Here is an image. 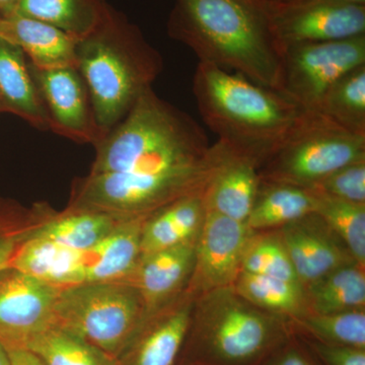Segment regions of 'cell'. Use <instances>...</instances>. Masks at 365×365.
Segmentation results:
<instances>
[{"instance_id": "obj_3", "label": "cell", "mask_w": 365, "mask_h": 365, "mask_svg": "<svg viewBox=\"0 0 365 365\" xmlns=\"http://www.w3.org/2000/svg\"><path fill=\"white\" fill-rule=\"evenodd\" d=\"M193 93L204 123L218 140L259 168L278 150L302 111L279 91L202 62L194 74Z\"/></svg>"}, {"instance_id": "obj_42", "label": "cell", "mask_w": 365, "mask_h": 365, "mask_svg": "<svg viewBox=\"0 0 365 365\" xmlns=\"http://www.w3.org/2000/svg\"><path fill=\"white\" fill-rule=\"evenodd\" d=\"M1 113H2V112H1V108H0V114H1Z\"/></svg>"}, {"instance_id": "obj_29", "label": "cell", "mask_w": 365, "mask_h": 365, "mask_svg": "<svg viewBox=\"0 0 365 365\" xmlns=\"http://www.w3.org/2000/svg\"><path fill=\"white\" fill-rule=\"evenodd\" d=\"M317 111L346 130L365 135V66L339 79L324 96Z\"/></svg>"}, {"instance_id": "obj_26", "label": "cell", "mask_w": 365, "mask_h": 365, "mask_svg": "<svg viewBox=\"0 0 365 365\" xmlns=\"http://www.w3.org/2000/svg\"><path fill=\"white\" fill-rule=\"evenodd\" d=\"M106 9L103 0H19L13 13L56 26L79 41L97 29Z\"/></svg>"}, {"instance_id": "obj_40", "label": "cell", "mask_w": 365, "mask_h": 365, "mask_svg": "<svg viewBox=\"0 0 365 365\" xmlns=\"http://www.w3.org/2000/svg\"><path fill=\"white\" fill-rule=\"evenodd\" d=\"M0 365H9V353L1 344H0Z\"/></svg>"}, {"instance_id": "obj_21", "label": "cell", "mask_w": 365, "mask_h": 365, "mask_svg": "<svg viewBox=\"0 0 365 365\" xmlns=\"http://www.w3.org/2000/svg\"><path fill=\"white\" fill-rule=\"evenodd\" d=\"M86 251L32 237L24 242L11 267L56 287H71L85 279Z\"/></svg>"}, {"instance_id": "obj_36", "label": "cell", "mask_w": 365, "mask_h": 365, "mask_svg": "<svg viewBox=\"0 0 365 365\" xmlns=\"http://www.w3.org/2000/svg\"><path fill=\"white\" fill-rule=\"evenodd\" d=\"M9 365H44L33 352L26 349L9 350Z\"/></svg>"}, {"instance_id": "obj_39", "label": "cell", "mask_w": 365, "mask_h": 365, "mask_svg": "<svg viewBox=\"0 0 365 365\" xmlns=\"http://www.w3.org/2000/svg\"><path fill=\"white\" fill-rule=\"evenodd\" d=\"M19 0H0V16L13 13Z\"/></svg>"}, {"instance_id": "obj_24", "label": "cell", "mask_w": 365, "mask_h": 365, "mask_svg": "<svg viewBox=\"0 0 365 365\" xmlns=\"http://www.w3.org/2000/svg\"><path fill=\"white\" fill-rule=\"evenodd\" d=\"M312 190L292 185L262 181L247 225L253 232L277 230L316 211Z\"/></svg>"}, {"instance_id": "obj_17", "label": "cell", "mask_w": 365, "mask_h": 365, "mask_svg": "<svg viewBox=\"0 0 365 365\" xmlns=\"http://www.w3.org/2000/svg\"><path fill=\"white\" fill-rule=\"evenodd\" d=\"M259 170L253 160L227 148L225 160L204 190L206 211L246 223L260 186Z\"/></svg>"}, {"instance_id": "obj_2", "label": "cell", "mask_w": 365, "mask_h": 365, "mask_svg": "<svg viewBox=\"0 0 365 365\" xmlns=\"http://www.w3.org/2000/svg\"><path fill=\"white\" fill-rule=\"evenodd\" d=\"M268 0H176L168 30L199 62L234 71L279 91L284 47L269 18Z\"/></svg>"}, {"instance_id": "obj_7", "label": "cell", "mask_w": 365, "mask_h": 365, "mask_svg": "<svg viewBox=\"0 0 365 365\" xmlns=\"http://www.w3.org/2000/svg\"><path fill=\"white\" fill-rule=\"evenodd\" d=\"M365 160V135L319 111H302L278 150L259 170L262 181L311 188L350 163Z\"/></svg>"}, {"instance_id": "obj_12", "label": "cell", "mask_w": 365, "mask_h": 365, "mask_svg": "<svg viewBox=\"0 0 365 365\" xmlns=\"http://www.w3.org/2000/svg\"><path fill=\"white\" fill-rule=\"evenodd\" d=\"M253 232L247 223L207 211L197 240L195 265L187 292L197 299L232 287L242 272V258Z\"/></svg>"}, {"instance_id": "obj_27", "label": "cell", "mask_w": 365, "mask_h": 365, "mask_svg": "<svg viewBox=\"0 0 365 365\" xmlns=\"http://www.w3.org/2000/svg\"><path fill=\"white\" fill-rule=\"evenodd\" d=\"M232 287L255 307L288 321L309 314L304 287L299 283L242 271Z\"/></svg>"}, {"instance_id": "obj_8", "label": "cell", "mask_w": 365, "mask_h": 365, "mask_svg": "<svg viewBox=\"0 0 365 365\" xmlns=\"http://www.w3.org/2000/svg\"><path fill=\"white\" fill-rule=\"evenodd\" d=\"M215 173L179 172L157 176L128 173L88 174L74 180L68 207L93 209L128 220L148 217L193 194L203 193Z\"/></svg>"}, {"instance_id": "obj_10", "label": "cell", "mask_w": 365, "mask_h": 365, "mask_svg": "<svg viewBox=\"0 0 365 365\" xmlns=\"http://www.w3.org/2000/svg\"><path fill=\"white\" fill-rule=\"evenodd\" d=\"M61 288L11 266L0 270V344L6 351L26 349L36 337L56 326Z\"/></svg>"}, {"instance_id": "obj_23", "label": "cell", "mask_w": 365, "mask_h": 365, "mask_svg": "<svg viewBox=\"0 0 365 365\" xmlns=\"http://www.w3.org/2000/svg\"><path fill=\"white\" fill-rule=\"evenodd\" d=\"M123 220L103 211L67 206L64 210H55L33 235L71 249L88 251L111 234Z\"/></svg>"}, {"instance_id": "obj_32", "label": "cell", "mask_w": 365, "mask_h": 365, "mask_svg": "<svg viewBox=\"0 0 365 365\" xmlns=\"http://www.w3.org/2000/svg\"><path fill=\"white\" fill-rule=\"evenodd\" d=\"M242 271L302 284L277 230L253 232L242 258Z\"/></svg>"}, {"instance_id": "obj_16", "label": "cell", "mask_w": 365, "mask_h": 365, "mask_svg": "<svg viewBox=\"0 0 365 365\" xmlns=\"http://www.w3.org/2000/svg\"><path fill=\"white\" fill-rule=\"evenodd\" d=\"M197 241L141 256L128 281L138 289L146 318L177 299L193 273Z\"/></svg>"}, {"instance_id": "obj_33", "label": "cell", "mask_w": 365, "mask_h": 365, "mask_svg": "<svg viewBox=\"0 0 365 365\" xmlns=\"http://www.w3.org/2000/svg\"><path fill=\"white\" fill-rule=\"evenodd\" d=\"M290 323L322 342L365 349V309L323 314L309 313Z\"/></svg>"}, {"instance_id": "obj_30", "label": "cell", "mask_w": 365, "mask_h": 365, "mask_svg": "<svg viewBox=\"0 0 365 365\" xmlns=\"http://www.w3.org/2000/svg\"><path fill=\"white\" fill-rule=\"evenodd\" d=\"M44 365H117V360L58 326L41 334L28 345Z\"/></svg>"}, {"instance_id": "obj_13", "label": "cell", "mask_w": 365, "mask_h": 365, "mask_svg": "<svg viewBox=\"0 0 365 365\" xmlns=\"http://www.w3.org/2000/svg\"><path fill=\"white\" fill-rule=\"evenodd\" d=\"M269 18L283 47L332 42L365 35V6L267 1Z\"/></svg>"}, {"instance_id": "obj_6", "label": "cell", "mask_w": 365, "mask_h": 365, "mask_svg": "<svg viewBox=\"0 0 365 365\" xmlns=\"http://www.w3.org/2000/svg\"><path fill=\"white\" fill-rule=\"evenodd\" d=\"M55 313L56 326L116 360L146 319L143 297L128 280L62 287Z\"/></svg>"}, {"instance_id": "obj_4", "label": "cell", "mask_w": 365, "mask_h": 365, "mask_svg": "<svg viewBox=\"0 0 365 365\" xmlns=\"http://www.w3.org/2000/svg\"><path fill=\"white\" fill-rule=\"evenodd\" d=\"M163 67L162 55L139 29L107 6L100 25L76 45V68L90 91L103 136L153 86Z\"/></svg>"}, {"instance_id": "obj_9", "label": "cell", "mask_w": 365, "mask_h": 365, "mask_svg": "<svg viewBox=\"0 0 365 365\" xmlns=\"http://www.w3.org/2000/svg\"><path fill=\"white\" fill-rule=\"evenodd\" d=\"M365 66V35L284 46L279 93L302 111H317L339 79Z\"/></svg>"}, {"instance_id": "obj_28", "label": "cell", "mask_w": 365, "mask_h": 365, "mask_svg": "<svg viewBox=\"0 0 365 365\" xmlns=\"http://www.w3.org/2000/svg\"><path fill=\"white\" fill-rule=\"evenodd\" d=\"M54 211L48 203H34L26 207L13 199L0 197V270L11 266L24 242Z\"/></svg>"}, {"instance_id": "obj_5", "label": "cell", "mask_w": 365, "mask_h": 365, "mask_svg": "<svg viewBox=\"0 0 365 365\" xmlns=\"http://www.w3.org/2000/svg\"><path fill=\"white\" fill-rule=\"evenodd\" d=\"M290 324L255 307L230 287L197 297L189 332L206 359L222 365H246L272 348Z\"/></svg>"}, {"instance_id": "obj_34", "label": "cell", "mask_w": 365, "mask_h": 365, "mask_svg": "<svg viewBox=\"0 0 365 365\" xmlns=\"http://www.w3.org/2000/svg\"><path fill=\"white\" fill-rule=\"evenodd\" d=\"M309 189L321 195L365 204V160L335 170Z\"/></svg>"}, {"instance_id": "obj_1", "label": "cell", "mask_w": 365, "mask_h": 365, "mask_svg": "<svg viewBox=\"0 0 365 365\" xmlns=\"http://www.w3.org/2000/svg\"><path fill=\"white\" fill-rule=\"evenodd\" d=\"M95 148L90 174L141 176L215 173L227 151L222 141L211 144L193 117L158 97L153 88Z\"/></svg>"}, {"instance_id": "obj_18", "label": "cell", "mask_w": 365, "mask_h": 365, "mask_svg": "<svg viewBox=\"0 0 365 365\" xmlns=\"http://www.w3.org/2000/svg\"><path fill=\"white\" fill-rule=\"evenodd\" d=\"M0 36L20 47L34 66L76 68L78 40L56 26L11 13L0 16Z\"/></svg>"}, {"instance_id": "obj_31", "label": "cell", "mask_w": 365, "mask_h": 365, "mask_svg": "<svg viewBox=\"0 0 365 365\" xmlns=\"http://www.w3.org/2000/svg\"><path fill=\"white\" fill-rule=\"evenodd\" d=\"M314 194L317 197L314 213L342 240L355 261L365 266V204Z\"/></svg>"}, {"instance_id": "obj_25", "label": "cell", "mask_w": 365, "mask_h": 365, "mask_svg": "<svg viewBox=\"0 0 365 365\" xmlns=\"http://www.w3.org/2000/svg\"><path fill=\"white\" fill-rule=\"evenodd\" d=\"M307 311L333 314L365 309V266L355 262L304 287Z\"/></svg>"}, {"instance_id": "obj_14", "label": "cell", "mask_w": 365, "mask_h": 365, "mask_svg": "<svg viewBox=\"0 0 365 365\" xmlns=\"http://www.w3.org/2000/svg\"><path fill=\"white\" fill-rule=\"evenodd\" d=\"M277 230L302 287L356 262L342 240L317 213Z\"/></svg>"}, {"instance_id": "obj_15", "label": "cell", "mask_w": 365, "mask_h": 365, "mask_svg": "<svg viewBox=\"0 0 365 365\" xmlns=\"http://www.w3.org/2000/svg\"><path fill=\"white\" fill-rule=\"evenodd\" d=\"M195 299L185 289L148 317L117 365H174L188 337Z\"/></svg>"}, {"instance_id": "obj_11", "label": "cell", "mask_w": 365, "mask_h": 365, "mask_svg": "<svg viewBox=\"0 0 365 365\" xmlns=\"http://www.w3.org/2000/svg\"><path fill=\"white\" fill-rule=\"evenodd\" d=\"M28 66L48 113L50 131L76 143L97 145L104 136L78 68H39L29 60Z\"/></svg>"}, {"instance_id": "obj_20", "label": "cell", "mask_w": 365, "mask_h": 365, "mask_svg": "<svg viewBox=\"0 0 365 365\" xmlns=\"http://www.w3.org/2000/svg\"><path fill=\"white\" fill-rule=\"evenodd\" d=\"M202 194L178 199L144 220L141 256L198 240L207 212Z\"/></svg>"}, {"instance_id": "obj_19", "label": "cell", "mask_w": 365, "mask_h": 365, "mask_svg": "<svg viewBox=\"0 0 365 365\" xmlns=\"http://www.w3.org/2000/svg\"><path fill=\"white\" fill-rule=\"evenodd\" d=\"M0 108L2 113L21 118L38 130H50L49 117L31 76L25 53L1 36Z\"/></svg>"}, {"instance_id": "obj_37", "label": "cell", "mask_w": 365, "mask_h": 365, "mask_svg": "<svg viewBox=\"0 0 365 365\" xmlns=\"http://www.w3.org/2000/svg\"><path fill=\"white\" fill-rule=\"evenodd\" d=\"M275 365H312L309 360L297 351V350H289L285 352L279 359L277 360Z\"/></svg>"}, {"instance_id": "obj_22", "label": "cell", "mask_w": 365, "mask_h": 365, "mask_svg": "<svg viewBox=\"0 0 365 365\" xmlns=\"http://www.w3.org/2000/svg\"><path fill=\"white\" fill-rule=\"evenodd\" d=\"M146 218V217H145ZM144 217L129 218L93 248L86 251V282L126 280L140 260Z\"/></svg>"}, {"instance_id": "obj_35", "label": "cell", "mask_w": 365, "mask_h": 365, "mask_svg": "<svg viewBox=\"0 0 365 365\" xmlns=\"http://www.w3.org/2000/svg\"><path fill=\"white\" fill-rule=\"evenodd\" d=\"M312 347L327 365H365V349L361 348L330 344L317 339Z\"/></svg>"}, {"instance_id": "obj_41", "label": "cell", "mask_w": 365, "mask_h": 365, "mask_svg": "<svg viewBox=\"0 0 365 365\" xmlns=\"http://www.w3.org/2000/svg\"><path fill=\"white\" fill-rule=\"evenodd\" d=\"M269 1H275V2H288L290 0H269Z\"/></svg>"}, {"instance_id": "obj_38", "label": "cell", "mask_w": 365, "mask_h": 365, "mask_svg": "<svg viewBox=\"0 0 365 365\" xmlns=\"http://www.w3.org/2000/svg\"><path fill=\"white\" fill-rule=\"evenodd\" d=\"M297 2H330V4H356V6H365V0H290V1L281 2V4H297Z\"/></svg>"}]
</instances>
